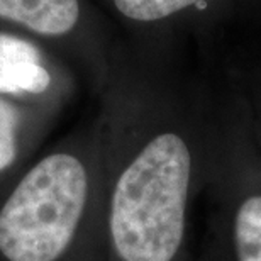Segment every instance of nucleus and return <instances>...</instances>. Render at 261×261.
I'll return each mask as SVG.
<instances>
[{"label": "nucleus", "instance_id": "6e6552de", "mask_svg": "<svg viewBox=\"0 0 261 261\" xmlns=\"http://www.w3.org/2000/svg\"><path fill=\"white\" fill-rule=\"evenodd\" d=\"M236 20L261 34V0H236Z\"/></svg>", "mask_w": 261, "mask_h": 261}, {"label": "nucleus", "instance_id": "f03ea898", "mask_svg": "<svg viewBox=\"0 0 261 261\" xmlns=\"http://www.w3.org/2000/svg\"><path fill=\"white\" fill-rule=\"evenodd\" d=\"M87 192L78 158L56 153L41 160L0 211V253L9 261H56L75 236Z\"/></svg>", "mask_w": 261, "mask_h": 261}, {"label": "nucleus", "instance_id": "423d86ee", "mask_svg": "<svg viewBox=\"0 0 261 261\" xmlns=\"http://www.w3.org/2000/svg\"><path fill=\"white\" fill-rule=\"evenodd\" d=\"M234 234L239 261H261V195L246 198L239 207Z\"/></svg>", "mask_w": 261, "mask_h": 261}, {"label": "nucleus", "instance_id": "1a4fd4ad", "mask_svg": "<svg viewBox=\"0 0 261 261\" xmlns=\"http://www.w3.org/2000/svg\"><path fill=\"white\" fill-rule=\"evenodd\" d=\"M2 102H4V100H0V106H2Z\"/></svg>", "mask_w": 261, "mask_h": 261}, {"label": "nucleus", "instance_id": "0eeeda50", "mask_svg": "<svg viewBox=\"0 0 261 261\" xmlns=\"http://www.w3.org/2000/svg\"><path fill=\"white\" fill-rule=\"evenodd\" d=\"M15 126L17 112L4 100L0 106V171L15 160Z\"/></svg>", "mask_w": 261, "mask_h": 261}, {"label": "nucleus", "instance_id": "39448f33", "mask_svg": "<svg viewBox=\"0 0 261 261\" xmlns=\"http://www.w3.org/2000/svg\"><path fill=\"white\" fill-rule=\"evenodd\" d=\"M80 14V0H0V17L44 36L68 34Z\"/></svg>", "mask_w": 261, "mask_h": 261}, {"label": "nucleus", "instance_id": "f257e3e1", "mask_svg": "<svg viewBox=\"0 0 261 261\" xmlns=\"http://www.w3.org/2000/svg\"><path fill=\"white\" fill-rule=\"evenodd\" d=\"M192 148L165 130L151 138L126 166L111 202L112 241L124 261H171L185 231Z\"/></svg>", "mask_w": 261, "mask_h": 261}, {"label": "nucleus", "instance_id": "20e7f679", "mask_svg": "<svg viewBox=\"0 0 261 261\" xmlns=\"http://www.w3.org/2000/svg\"><path fill=\"white\" fill-rule=\"evenodd\" d=\"M49 83L51 75L33 43L0 34V93H43Z\"/></svg>", "mask_w": 261, "mask_h": 261}, {"label": "nucleus", "instance_id": "7ed1b4c3", "mask_svg": "<svg viewBox=\"0 0 261 261\" xmlns=\"http://www.w3.org/2000/svg\"><path fill=\"white\" fill-rule=\"evenodd\" d=\"M124 19L141 25L187 24L202 36L203 49L217 44L219 34L236 20V0H111Z\"/></svg>", "mask_w": 261, "mask_h": 261}]
</instances>
